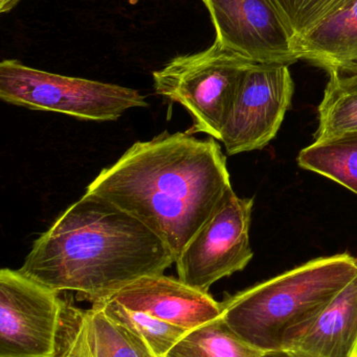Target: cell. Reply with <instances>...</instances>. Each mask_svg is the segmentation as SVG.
Returning a JSON list of instances; mask_svg holds the SVG:
<instances>
[{
  "instance_id": "cell-10",
  "label": "cell",
  "mask_w": 357,
  "mask_h": 357,
  "mask_svg": "<svg viewBox=\"0 0 357 357\" xmlns=\"http://www.w3.org/2000/svg\"><path fill=\"white\" fill-rule=\"evenodd\" d=\"M106 299L188 331L221 317V302L165 275L142 277Z\"/></svg>"
},
{
  "instance_id": "cell-11",
  "label": "cell",
  "mask_w": 357,
  "mask_h": 357,
  "mask_svg": "<svg viewBox=\"0 0 357 357\" xmlns=\"http://www.w3.org/2000/svg\"><path fill=\"white\" fill-rule=\"evenodd\" d=\"M285 351L295 357H357V276Z\"/></svg>"
},
{
  "instance_id": "cell-15",
  "label": "cell",
  "mask_w": 357,
  "mask_h": 357,
  "mask_svg": "<svg viewBox=\"0 0 357 357\" xmlns=\"http://www.w3.org/2000/svg\"><path fill=\"white\" fill-rule=\"evenodd\" d=\"M350 73H329L330 79L319 106V128L314 140L357 132V70Z\"/></svg>"
},
{
  "instance_id": "cell-2",
  "label": "cell",
  "mask_w": 357,
  "mask_h": 357,
  "mask_svg": "<svg viewBox=\"0 0 357 357\" xmlns=\"http://www.w3.org/2000/svg\"><path fill=\"white\" fill-rule=\"evenodd\" d=\"M175 264L168 245L138 218L85 195L35 241L19 268L54 291L96 303Z\"/></svg>"
},
{
  "instance_id": "cell-9",
  "label": "cell",
  "mask_w": 357,
  "mask_h": 357,
  "mask_svg": "<svg viewBox=\"0 0 357 357\" xmlns=\"http://www.w3.org/2000/svg\"><path fill=\"white\" fill-rule=\"evenodd\" d=\"M216 41L258 64H295V40L268 0H203Z\"/></svg>"
},
{
  "instance_id": "cell-7",
  "label": "cell",
  "mask_w": 357,
  "mask_h": 357,
  "mask_svg": "<svg viewBox=\"0 0 357 357\" xmlns=\"http://www.w3.org/2000/svg\"><path fill=\"white\" fill-rule=\"evenodd\" d=\"M65 300L20 271H0V357H52Z\"/></svg>"
},
{
  "instance_id": "cell-13",
  "label": "cell",
  "mask_w": 357,
  "mask_h": 357,
  "mask_svg": "<svg viewBox=\"0 0 357 357\" xmlns=\"http://www.w3.org/2000/svg\"><path fill=\"white\" fill-rule=\"evenodd\" d=\"M298 163L302 169L331 178L357 195V132L314 140L301 151Z\"/></svg>"
},
{
  "instance_id": "cell-14",
  "label": "cell",
  "mask_w": 357,
  "mask_h": 357,
  "mask_svg": "<svg viewBox=\"0 0 357 357\" xmlns=\"http://www.w3.org/2000/svg\"><path fill=\"white\" fill-rule=\"evenodd\" d=\"M263 354L237 335L219 317L189 331L166 357H261Z\"/></svg>"
},
{
  "instance_id": "cell-18",
  "label": "cell",
  "mask_w": 357,
  "mask_h": 357,
  "mask_svg": "<svg viewBox=\"0 0 357 357\" xmlns=\"http://www.w3.org/2000/svg\"><path fill=\"white\" fill-rule=\"evenodd\" d=\"M295 40L314 31L321 23L356 0H268Z\"/></svg>"
},
{
  "instance_id": "cell-6",
  "label": "cell",
  "mask_w": 357,
  "mask_h": 357,
  "mask_svg": "<svg viewBox=\"0 0 357 357\" xmlns=\"http://www.w3.org/2000/svg\"><path fill=\"white\" fill-rule=\"evenodd\" d=\"M253 197H239L232 187L213 215L196 233L177 259L178 279L209 293L224 277L245 270L253 258L249 245Z\"/></svg>"
},
{
  "instance_id": "cell-12",
  "label": "cell",
  "mask_w": 357,
  "mask_h": 357,
  "mask_svg": "<svg viewBox=\"0 0 357 357\" xmlns=\"http://www.w3.org/2000/svg\"><path fill=\"white\" fill-rule=\"evenodd\" d=\"M296 50L328 73L357 70V0L300 39Z\"/></svg>"
},
{
  "instance_id": "cell-16",
  "label": "cell",
  "mask_w": 357,
  "mask_h": 357,
  "mask_svg": "<svg viewBox=\"0 0 357 357\" xmlns=\"http://www.w3.org/2000/svg\"><path fill=\"white\" fill-rule=\"evenodd\" d=\"M86 327L92 357H159L144 339L111 320L99 306L86 310Z\"/></svg>"
},
{
  "instance_id": "cell-8",
  "label": "cell",
  "mask_w": 357,
  "mask_h": 357,
  "mask_svg": "<svg viewBox=\"0 0 357 357\" xmlns=\"http://www.w3.org/2000/svg\"><path fill=\"white\" fill-rule=\"evenodd\" d=\"M295 84L287 65L253 63L245 71L220 142L231 156L261 150L278 133Z\"/></svg>"
},
{
  "instance_id": "cell-4",
  "label": "cell",
  "mask_w": 357,
  "mask_h": 357,
  "mask_svg": "<svg viewBox=\"0 0 357 357\" xmlns=\"http://www.w3.org/2000/svg\"><path fill=\"white\" fill-rule=\"evenodd\" d=\"M252 64L215 41L203 52L175 56L154 71L155 92L188 111L193 126L187 133L220 140L241 79Z\"/></svg>"
},
{
  "instance_id": "cell-1",
  "label": "cell",
  "mask_w": 357,
  "mask_h": 357,
  "mask_svg": "<svg viewBox=\"0 0 357 357\" xmlns=\"http://www.w3.org/2000/svg\"><path fill=\"white\" fill-rule=\"evenodd\" d=\"M231 187L226 158L215 138L163 132L136 142L101 171L86 192L138 218L176 260Z\"/></svg>"
},
{
  "instance_id": "cell-21",
  "label": "cell",
  "mask_w": 357,
  "mask_h": 357,
  "mask_svg": "<svg viewBox=\"0 0 357 357\" xmlns=\"http://www.w3.org/2000/svg\"><path fill=\"white\" fill-rule=\"evenodd\" d=\"M261 357H295L285 350H278V351L264 352Z\"/></svg>"
},
{
  "instance_id": "cell-20",
  "label": "cell",
  "mask_w": 357,
  "mask_h": 357,
  "mask_svg": "<svg viewBox=\"0 0 357 357\" xmlns=\"http://www.w3.org/2000/svg\"><path fill=\"white\" fill-rule=\"evenodd\" d=\"M21 0H0V12L2 14L12 10Z\"/></svg>"
},
{
  "instance_id": "cell-19",
  "label": "cell",
  "mask_w": 357,
  "mask_h": 357,
  "mask_svg": "<svg viewBox=\"0 0 357 357\" xmlns=\"http://www.w3.org/2000/svg\"><path fill=\"white\" fill-rule=\"evenodd\" d=\"M52 357H92L87 342L86 310L64 302L56 349Z\"/></svg>"
},
{
  "instance_id": "cell-5",
  "label": "cell",
  "mask_w": 357,
  "mask_h": 357,
  "mask_svg": "<svg viewBox=\"0 0 357 357\" xmlns=\"http://www.w3.org/2000/svg\"><path fill=\"white\" fill-rule=\"evenodd\" d=\"M0 98L14 106L92 121H117L129 109L148 107L138 90L46 73L17 60L0 64Z\"/></svg>"
},
{
  "instance_id": "cell-17",
  "label": "cell",
  "mask_w": 357,
  "mask_h": 357,
  "mask_svg": "<svg viewBox=\"0 0 357 357\" xmlns=\"http://www.w3.org/2000/svg\"><path fill=\"white\" fill-rule=\"evenodd\" d=\"M92 305L99 306L111 320L140 335L159 357H166L170 350L190 331L144 312L128 310L110 299L96 302Z\"/></svg>"
},
{
  "instance_id": "cell-3",
  "label": "cell",
  "mask_w": 357,
  "mask_h": 357,
  "mask_svg": "<svg viewBox=\"0 0 357 357\" xmlns=\"http://www.w3.org/2000/svg\"><path fill=\"white\" fill-rule=\"evenodd\" d=\"M356 276L357 257L350 254L316 258L228 296L221 317L261 351L286 350Z\"/></svg>"
}]
</instances>
